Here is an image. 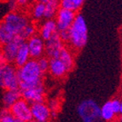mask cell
<instances>
[{
	"mask_svg": "<svg viewBox=\"0 0 122 122\" xmlns=\"http://www.w3.org/2000/svg\"><path fill=\"white\" fill-rule=\"evenodd\" d=\"M49 107L50 110H51V117H52L53 119L56 117L57 111L59 109V102L56 99H52L49 102V103L47 104Z\"/></svg>",
	"mask_w": 122,
	"mask_h": 122,
	"instance_id": "cell-26",
	"label": "cell"
},
{
	"mask_svg": "<svg viewBox=\"0 0 122 122\" xmlns=\"http://www.w3.org/2000/svg\"><path fill=\"white\" fill-rule=\"evenodd\" d=\"M0 122H21L20 120H16L12 114H10V109L2 108L0 110Z\"/></svg>",
	"mask_w": 122,
	"mask_h": 122,
	"instance_id": "cell-24",
	"label": "cell"
},
{
	"mask_svg": "<svg viewBox=\"0 0 122 122\" xmlns=\"http://www.w3.org/2000/svg\"><path fill=\"white\" fill-rule=\"evenodd\" d=\"M20 80L17 69L12 64H5L0 67V87L4 90H19Z\"/></svg>",
	"mask_w": 122,
	"mask_h": 122,
	"instance_id": "cell-3",
	"label": "cell"
},
{
	"mask_svg": "<svg viewBox=\"0 0 122 122\" xmlns=\"http://www.w3.org/2000/svg\"><path fill=\"white\" fill-rule=\"evenodd\" d=\"M57 32L55 20H46L41 25L39 31V36L44 41H47L54 33Z\"/></svg>",
	"mask_w": 122,
	"mask_h": 122,
	"instance_id": "cell-13",
	"label": "cell"
},
{
	"mask_svg": "<svg viewBox=\"0 0 122 122\" xmlns=\"http://www.w3.org/2000/svg\"><path fill=\"white\" fill-rule=\"evenodd\" d=\"M26 42L32 59L38 60L43 56L45 54V41L39 36V34H35Z\"/></svg>",
	"mask_w": 122,
	"mask_h": 122,
	"instance_id": "cell-10",
	"label": "cell"
},
{
	"mask_svg": "<svg viewBox=\"0 0 122 122\" xmlns=\"http://www.w3.org/2000/svg\"><path fill=\"white\" fill-rule=\"evenodd\" d=\"M100 114H101V118L105 121H111L114 118L115 114L113 111V108L111 107L110 101L106 102L100 108Z\"/></svg>",
	"mask_w": 122,
	"mask_h": 122,
	"instance_id": "cell-21",
	"label": "cell"
},
{
	"mask_svg": "<svg viewBox=\"0 0 122 122\" xmlns=\"http://www.w3.org/2000/svg\"><path fill=\"white\" fill-rule=\"evenodd\" d=\"M31 113L33 120L37 122H49L51 119V110L45 102L32 104Z\"/></svg>",
	"mask_w": 122,
	"mask_h": 122,
	"instance_id": "cell-12",
	"label": "cell"
},
{
	"mask_svg": "<svg viewBox=\"0 0 122 122\" xmlns=\"http://www.w3.org/2000/svg\"><path fill=\"white\" fill-rule=\"evenodd\" d=\"M48 71L50 72V73L53 77L57 78V79L63 78L67 73L66 67L59 60V58L50 59V65Z\"/></svg>",
	"mask_w": 122,
	"mask_h": 122,
	"instance_id": "cell-14",
	"label": "cell"
},
{
	"mask_svg": "<svg viewBox=\"0 0 122 122\" xmlns=\"http://www.w3.org/2000/svg\"><path fill=\"white\" fill-rule=\"evenodd\" d=\"M15 37V35L11 33L8 29V27L1 21L0 22V47L13 40Z\"/></svg>",
	"mask_w": 122,
	"mask_h": 122,
	"instance_id": "cell-20",
	"label": "cell"
},
{
	"mask_svg": "<svg viewBox=\"0 0 122 122\" xmlns=\"http://www.w3.org/2000/svg\"><path fill=\"white\" fill-rule=\"evenodd\" d=\"M45 10V4L42 1H39L34 4L32 9V15L35 20H40L44 17Z\"/></svg>",
	"mask_w": 122,
	"mask_h": 122,
	"instance_id": "cell-23",
	"label": "cell"
},
{
	"mask_svg": "<svg viewBox=\"0 0 122 122\" xmlns=\"http://www.w3.org/2000/svg\"><path fill=\"white\" fill-rule=\"evenodd\" d=\"M76 13L65 10V9L59 8L56 15V24L57 33L62 31L68 30L73 20L75 19Z\"/></svg>",
	"mask_w": 122,
	"mask_h": 122,
	"instance_id": "cell-7",
	"label": "cell"
},
{
	"mask_svg": "<svg viewBox=\"0 0 122 122\" xmlns=\"http://www.w3.org/2000/svg\"><path fill=\"white\" fill-rule=\"evenodd\" d=\"M2 22L8 27L9 30L15 36H18L20 31L30 23L28 17L19 12H9L4 17Z\"/></svg>",
	"mask_w": 122,
	"mask_h": 122,
	"instance_id": "cell-4",
	"label": "cell"
},
{
	"mask_svg": "<svg viewBox=\"0 0 122 122\" xmlns=\"http://www.w3.org/2000/svg\"><path fill=\"white\" fill-rule=\"evenodd\" d=\"M5 64H7V61H6V60H5V58H4V55H3L2 51L0 49V67L4 66Z\"/></svg>",
	"mask_w": 122,
	"mask_h": 122,
	"instance_id": "cell-30",
	"label": "cell"
},
{
	"mask_svg": "<svg viewBox=\"0 0 122 122\" xmlns=\"http://www.w3.org/2000/svg\"><path fill=\"white\" fill-rule=\"evenodd\" d=\"M68 31L70 33V45L76 51L83 49L88 40V28L85 17L81 14H76L75 19Z\"/></svg>",
	"mask_w": 122,
	"mask_h": 122,
	"instance_id": "cell-1",
	"label": "cell"
},
{
	"mask_svg": "<svg viewBox=\"0 0 122 122\" xmlns=\"http://www.w3.org/2000/svg\"><path fill=\"white\" fill-rule=\"evenodd\" d=\"M10 114L16 120L21 122H30L33 120L31 113V105L24 99L20 98L10 108Z\"/></svg>",
	"mask_w": 122,
	"mask_h": 122,
	"instance_id": "cell-6",
	"label": "cell"
},
{
	"mask_svg": "<svg viewBox=\"0 0 122 122\" xmlns=\"http://www.w3.org/2000/svg\"><path fill=\"white\" fill-rule=\"evenodd\" d=\"M24 42H26V41L20 39L19 36H15L13 40L9 42L6 45H3L2 47H0L7 63L11 64V63L15 62V59L19 48Z\"/></svg>",
	"mask_w": 122,
	"mask_h": 122,
	"instance_id": "cell-9",
	"label": "cell"
},
{
	"mask_svg": "<svg viewBox=\"0 0 122 122\" xmlns=\"http://www.w3.org/2000/svg\"><path fill=\"white\" fill-rule=\"evenodd\" d=\"M60 8V1L58 0H46L44 18L46 20H53L56 15V13Z\"/></svg>",
	"mask_w": 122,
	"mask_h": 122,
	"instance_id": "cell-18",
	"label": "cell"
},
{
	"mask_svg": "<svg viewBox=\"0 0 122 122\" xmlns=\"http://www.w3.org/2000/svg\"><path fill=\"white\" fill-rule=\"evenodd\" d=\"M59 60L62 62L64 67H66L67 72H70L74 67V60H73V56L69 50L66 48L65 46L61 51L59 56Z\"/></svg>",
	"mask_w": 122,
	"mask_h": 122,
	"instance_id": "cell-17",
	"label": "cell"
},
{
	"mask_svg": "<svg viewBox=\"0 0 122 122\" xmlns=\"http://www.w3.org/2000/svg\"><path fill=\"white\" fill-rule=\"evenodd\" d=\"M118 121L122 122V114H120V116H119V118H118Z\"/></svg>",
	"mask_w": 122,
	"mask_h": 122,
	"instance_id": "cell-33",
	"label": "cell"
},
{
	"mask_svg": "<svg viewBox=\"0 0 122 122\" xmlns=\"http://www.w3.org/2000/svg\"><path fill=\"white\" fill-rule=\"evenodd\" d=\"M30 59H31V56H30V53H29L28 46H27L26 42H24L20 46V48H19L14 63L15 65L19 68V67L25 65Z\"/></svg>",
	"mask_w": 122,
	"mask_h": 122,
	"instance_id": "cell-16",
	"label": "cell"
},
{
	"mask_svg": "<svg viewBox=\"0 0 122 122\" xmlns=\"http://www.w3.org/2000/svg\"><path fill=\"white\" fill-rule=\"evenodd\" d=\"M110 103H111V107L113 108V111L115 114H120V100L117 99H113L110 101Z\"/></svg>",
	"mask_w": 122,
	"mask_h": 122,
	"instance_id": "cell-27",
	"label": "cell"
},
{
	"mask_svg": "<svg viewBox=\"0 0 122 122\" xmlns=\"http://www.w3.org/2000/svg\"><path fill=\"white\" fill-rule=\"evenodd\" d=\"M9 5H10V12H14L15 8H16L18 5H17V3L16 1H10L9 2Z\"/></svg>",
	"mask_w": 122,
	"mask_h": 122,
	"instance_id": "cell-29",
	"label": "cell"
},
{
	"mask_svg": "<svg viewBox=\"0 0 122 122\" xmlns=\"http://www.w3.org/2000/svg\"><path fill=\"white\" fill-rule=\"evenodd\" d=\"M120 114H122V101H120Z\"/></svg>",
	"mask_w": 122,
	"mask_h": 122,
	"instance_id": "cell-32",
	"label": "cell"
},
{
	"mask_svg": "<svg viewBox=\"0 0 122 122\" xmlns=\"http://www.w3.org/2000/svg\"><path fill=\"white\" fill-rule=\"evenodd\" d=\"M58 34H59L60 39H61V42H62L63 44H64V43H69V40H70L69 31H68V30L62 31V32H60V33H58Z\"/></svg>",
	"mask_w": 122,
	"mask_h": 122,
	"instance_id": "cell-28",
	"label": "cell"
},
{
	"mask_svg": "<svg viewBox=\"0 0 122 122\" xmlns=\"http://www.w3.org/2000/svg\"><path fill=\"white\" fill-rule=\"evenodd\" d=\"M77 111L83 122H102L100 107L94 100H84L79 104Z\"/></svg>",
	"mask_w": 122,
	"mask_h": 122,
	"instance_id": "cell-2",
	"label": "cell"
},
{
	"mask_svg": "<svg viewBox=\"0 0 122 122\" xmlns=\"http://www.w3.org/2000/svg\"><path fill=\"white\" fill-rule=\"evenodd\" d=\"M63 47L64 44L61 42L59 34L56 32L45 42V53L49 59L59 58L60 53Z\"/></svg>",
	"mask_w": 122,
	"mask_h": 122,
	"instance_id": "cell-8",
	"label": "cell"
},
{
	"mask_svg": "<svg viewBox=\"0 0 122 122\" xmlns=\"http://www.w3.org/2000/svg\"><path fill=\"white\" fill-rule=\"evenodd\" d=\"M20 93H21V98L24 99L26 102H28L30 105L45 102V86L23 91L20 92Z\"/></svg>",
	"mask_w": 122,
	"mask_h": 122,
	"instance_id": "cell-11",
	"label": "cell"
},
{
	"mask_svg": "<svg viewBox=\"0 0 122 122\" xmlns=\"http://www.w3.org/2000/svg\"><path fill=\"white\" fill-rule=\"evenodd\" d=\"M16 3L17 5H22V4H26L27 2H26V0H19V1H16Z\"/></svg>",
	"mask_w": 122,
	"mask_h": 122,
	"instance_id": "cell-31",
	"label": "cell"
},
{
	"mask_svg": "<svg viewBox=\"0 0 122 122\" xmlns=\"http://www.w3.org/2000/svg\"><path fill=\"white\" fill-rule=\"evenodd\" d=\"M84 3L83 0H61L60 1V8L76 13L82 8Z\"/></svg>",
	"mask_w": 122,
	"mask_h": 122,
	"instance_id": "cell-19",
	"label": "cell"
},
{
	"mask_svg": "<svg viewBox=\"0 0 122 122\" xmlns=\"http://www.w3.org/2000/svg\"><path fill=\"white\" fill-rule=\"evenodd\" d=\"M35 34H36V27L33 23L30 22L20 31V33H19L18 36L24 41H26L33 36H34Z\"/></svg>",
	"mask_w": 122,
	"mask_h": 122,
	"instance_id": "cell-22",
	"label": "cell"
},
{
	"mask_svg": "<svg viewBox=\"0 0 122 122\" xmlns=\"http://www.w3.org/2000/svg\"><path fill=\"white\" fill-rule=\"evenodd\" d=\"M43 73L39 69L37 60L30 59L22 67L17 69L20 82H34L42 79Z\"/></svg>",
	"mask_w": 122,
	"mask_h": 122,
	"instance_id": "cell-5",
	"label": "cell"
},
{
	"mask_svg": "<svg viewBox=\"0 0 122 122\" xmlns=\"http://www.w3.org/2000/svg\"><path fill=\"white\" fill-rule=\"evenodd\" d=\"M37 62H38V66H39L41 73L43 74L49 70L50 59L47 56H42L40 58H39L37 60Z\"/></svg>",
	"mask_w": 122,
	"mask_h": 122,
	"instance_id": "cell-25",
	"label": "cell"
},
{
	"mask_svg": "<svg viewBox=\"0 0 122 122\" xmlns=\"http://www.w3.org/2000/svg\"><path fill=\"white\" fill-rule=\"evenodd\" d=\"M21 98V93L20 90H6L3 95V104L4 108L10 109L11 106Z\"/></svg>",
	"mask_w": 122,
	"mask_h": 122,
	"instance_id": "cell-15",
	"label": "cell"
},
{
	"mask_svg": "<svg viewBox=\"0 0 122 122\" xmlns=\"http://www.w3.org/2000/svg\"><path fill=\"white\" fill-rule=\"evenodd\" d=\"M30 122H37V121H35V120H32V121H30Z\"/></svg>",
	"mask_w": 122,
	"mask_h": 122,
	"instance_id": "cell-34",
	"label": "cell"
}]
</instances>
